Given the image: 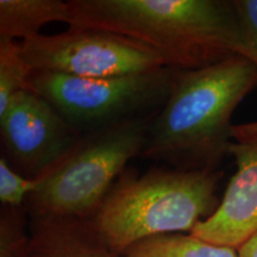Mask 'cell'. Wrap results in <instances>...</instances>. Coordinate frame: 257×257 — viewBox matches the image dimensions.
I'll list each match as a JSON object with an SVG mask.
<instances>
[{"instance_id":"7a4b0ae2","label":"cell","mask_w":257,"mask_h":257,"mask_svg":"<svg viewBox=\"0 0 257 257\" xmlns=\"http://www.w3.org/2000/svg\"><path fill=\"white\" fill-rule=\"evenodd\" d=\"M69 28L115 32L160 51L180 69L246 59L234 2L68 0Z\"/></svg>"},{"instance_id":"ba28073f","label":"cell","mask_w":257,"mask_h":257,"mask_svg":"<svg viewBox=\"0 0 257 257\" xmlns=\"http://www.w3.org/2000/svg\"><path fill=\"white\" fill-rule=\"evenodd\" d=\"M229 155L236 160L231 178L217 211L198 223L192 234L208 243L238 249L257 233V131L233 125Z\"/></svg>"},{"instance_id":"8992f818","label":"cell","mask_w":257,"mask_h":257,"mask_svg":"<svg viewBox=\"0 0 257 257\" xmlns=\"http://www.w3.org/2000/svg\"><path fill=\"white\" fill-rule=\"evenodd\" d=\"M19 44L32 70L79 78H113L173 67L154 48L100 29L69 28L50 36L41 34Z\"/></svg>"},{"instance_id":"52a82bcc","label":"cell","mask_w":257,"mask_h":257,"mask_svg":"<svg viewBox=\"0 0 257 257\" xmlns=\"http://www.w3.org/2000/svg\"><path fill=\"white\" fill-rule=\"evenodd\" d=\"M2 157L27 179L47 175L68 157L82 135L30 89L17 93L0 114Z\"/></svg>"},{"instance_id":"2e32d148","label":"cell","mask_w":257,"mask_h":257,"mask_svg":"<svg viewBox=\"0 0 257 257\" xmlns=\"http://www.w3.org/2000/svg\"><path fill=\"white\" fill-rule=\"evenodd\" d=\"M238 257H257V233L237 249Z\"/></svg>"},{"instance_id":"9c48e42d","label":"cell","mask_w":257,"mask_h":257,"mask_svg":"<svg viewBox=\"0 0 257 257\" xmlns=\"http://www.w3.org/2000/svg\"><path fill=\"white\" fill-rule=\"evenodd\" d=\"M23 257H124L106 244L91 220L30 217Z\"/></svg>"},{"instance_id":"6da1fadb","label":"cell","mask_w":257,"mask_h":257,"mask_svg":"<svg viewBox=\"0 0 257 257\" xmlns=\"http://www.w3.org/2000/svg\"><path fill=\"white\" fill-rule=\"evenodd\" d=\"M257 86V67L243 56L176 69L141 156L180 170L217 172L232 143L234 110Z\"/></svg>"},{"instance_id":"8fae6325","label":"cell","mask_w":257,"mask_h":257,"mask_svg":"<svg viewBox=\"0 0 257 257\" xmlns=\"http://www.w3.org/2000/svg\"><path fill=\"white\" fill-rule=\"evenodd\" d=\"M124 257H238L237 249L208 243L192 233L157 234L133 244Z\"/></svg>"},{"instance_id":"5b68a950","label":"cell","mask_w":257,"mask_h":257,"mask_svg":"<svg viewBox=\"0 0 257 257\" xmlns=\"http://www.w3.org/2000/svg\"><path fill=\"white\" fill-rule=\"evenodd\" d=\"M175 67L113 78H79L32 70L27 88L47 100L79 134L86 135L159 112L168 99Z\"/></svg>"},{"instance_id":"3957f363","label":"cell","mask_w":257,"mask_h":257,"mask_svg":"<svg viewBox=\"0 0 257 257\" xmlns=\"http://www.w3.org/2000/svg\"><path fill=\"white\" fill-rule=\"evenodd\" d=\"M220 172L155 168L137 176L124 172L107 194L93 226L113 251L157 234L187 232L219 206Z\"/></svg>"},{"instance_id":"4fadbf2b","label":"cell","mask_w":257,"mask_h":257,"mask_svg":"<svg viewBox=\"0 0 257 257\" xmlns=\"http://www.w3.org/2000/svg\"><path fill=\"white\" fill-rule=\"evenodd\" d=\"M24 207L2 205L0 212V257H23L29 240Z\"/></svg>"},{"instance_id":"277c9868","label":"cell","mask_w":257,"mask_h":257,"mask_svg":"<svg viewBox=\"0 0 257 257\" xmlns=\"http://www.w3.org/2000/svg\"><path fill=\"white\" fill-rule=\"evenodd\" d=\"M157 113L82 135L68 157L38 179L24 202L28 216L93 219L128 161L141 156Z\"/></svg>"},{"instance_id":"7c38bea8","label":"cell","mask_w":257,"mask_h":257,"mask_svg":"<svg viewBox=\"0 0 257 257\" xmlns=\"http://www.w3.org/2000/svg\"><path fill=\"white\" fill-rule=\"evenodd\" d=\"M32 69L21 54V44L14 41H0V114L12 98L27 88Z\"/></svg>"},{"instance_id":"9a60e30c","label":"cell","mask_w":257,"mask_h":257,"mask_svg":"<svg viewBox=\"0 0 257 257\" xmlns=\"http://www.w3.org/2000/svg\"><path fill=\"white\" fill-rule=\"evenodd\" d=\"M246 59L257 67V0H234Z\"/></svg>"},{"instance_id":"e0dca14e","label":"cell","mask_w":257,"mask_h":257,"mask_svg":"<svg viewBox=\"0 0 257 257\" xmlns=\"http://www.w3.org/2000/svg\"><path fill=\"white\" fill-rule=\"evenodd\" d=\"M242 125L245 128H248V130L257 131V120L256 121H251V123H248V124H242Z\"/></svg>"},{"instance_id":"30bf717a","label":"cell","mask_w":257,"mask_h":257,"mask_svg":"<svg viewBox=\"0 0 257 257\" xmlns=\"http://www.w3.org/2000/svg\"><path fill=\"white\" fill-rule=\"evenodd\" d=\"M68 2L61 0H0V41H27L38 36L51 22L69 24Z\"/></svg>"},{"instance_id":"5bb4252c","label":"cell","mask_w":257,"mask_h":257,"mask_svg":"<svg viewBox=\"0 0 257 257\" xmlns=\"http://www.w3.org/2000/svg\"><path fill=\"white\" fill-rule=\"evenodd\" d=\"M38 186V179H27L0 159V201L10 207H24V202Z\"/></svg>"}]
</instances>
